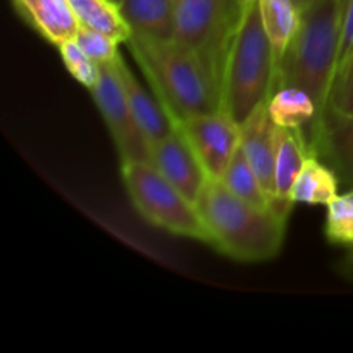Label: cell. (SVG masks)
<instances>
[{
  "label": "cell",
  "mask_w": 353,
  "mask_h": 353,
  "mask_svg": "<svg viewBox=\"0 0 353 353\" xmlns=\"http://www.w3.org/2000/svg\"><path fill=\"white\" fill-rule=\"evenodd\" d=\"M233 195L240 196L241 200L248 203H254L257 207H271V200L265 195L264 188H262L261 181H259L257 174H255L254 168L248 162L247 155L241 150V145L238 150L234 152L233 159L228 164L226 171L223 172L219 179Z\"/></svg>",
  "instance_id": "obj_20"
},
{
  "label": "cell",
  "mask_w": 353,
  "mask_h": 353,
  "mask_svg": "<svg viewBox=\"0 0 353 353\" xmlns=\"http://www.w3.org/2000/svg\"><path fill=\"white\" fill-rule=\"evenodd\" d=\"M210 233V247L240 262H265L283 248L288 217L233 195L219 179L209 178L196 199Z\"/></svg>",
  "instance_id": "obj_3"
},
{
  "label": "cell",
  "mask_w": 353,
  "mask_h": 353,
  "mask_svg": "<svg viewBox=\"0 0 353 353\" xmlns=\"http://www.w3.org/2000/svg\"><path fill=\"white\" fill-rule=\"evenodd\" d=\"M278 57L271 43L259 0L243 2L221 61V103L243 124L276 90Z\"/></svg>",
  "instance_id": "obj_2"
},
{
  "label": "cell",
  "mask_w": 353,
  "mask_h": 353,
  "mask_svg": "<svg viewBox=\"0 0 353 353\" xmlns=\"http://www.w3.org/2000/svg\"><path fill=\"white\" fill-rule=\"evenodd\" d=\"M114 2H116V3H121V2H123V0H114Z\"/></svg>",
  "instance_id": "obj_28"
},
{
  "label": "cell",
  "mask_w": 353,
  "mask_h": 353,
  "mask_svg": "<svg viewBox=\"0 0 353 353\" xmlns=\"http://www.w3.org/2000/svg\"><path fill=\"white\" fill-rule=\"evenodd\" d=\"M343 7L345 0H309L300 9L299 30L278 62L276 90H305L317 103L319 116L338 69Z\"/></svg>",
  "instance_id": "obj_4"
},
{
  "label": "cell",
  "mask_w": 353,
  "mask_h": 353,
  "mask_svg": "<svg viewBox=\"0 0 353 353\" xmlns=\"http://www.w3.org/2000/svg\"><path fill=\"white\" fill-rule=\"evenodd\" d=\"M338 271H340V274L345 276L347 279H353V248L348 252L347 257L340 262Z\"/></svg>",
  "instance_id": "obj_26"
},
{
  "label": "cell",
  "mask_w": 353,
  "mask_h": 353,
  "mask_svg": "<svg viewBox=\"0 0 353 353\" xmlns=\"http://www.w3.org/2000/svg\"><path fill=\"white\" fill-rule=\"evenodd\" d=\"M324 234L333 245L353 248V188L340 195L338 193L326 205Z\"/></svg>",
  "instance_id": "obj_21"
},
{
  "label": "cell",
  "mask_w": 353,
  "mask_h": 353,
  "mask_svg": "<svg viewBox=\"0 0 353 353\" xmlns=\"http://www.w3.org/2000/svg\"><path fill=\"white\" fill-rule=\"evenodd\" d=\"M340 188V178L331 165L323 162L319 155L312 154L307 157L295 185H293L290 200L292 203H307V205H327Z\"/></svg>",
  "instance_id": "obj_16"
},
{
  "label": "cell",
  "mask_w": 353,
  "mask_h": 353,
  "mask_svg": "<svg viewBox=\"0 0 353 353\" xmlns=\"http://www.w3.org/2000/svg\"><path fill=\"white\" fill-rule=\"evenodd\" d=\"M310 154H312V148L307 145L303 130L279 128L278 154H276V193H278L279 205L286 212L292 210L293 203L290 195Z\"/></svg>",
  "instance_id": "obj_14"
},
{
  "label": "cell",
  "mask_w": 353,
  "mask_h": 353,
  "mask_svg": "<svg viewBox=\"0 0 353 353\" xmlns=\"http://www.w3.org/2000/svg\"><path fill=\"white\" fill-rule=\"evenodd\" d=\"M71 6L79 26L109 34L121 43H126L133 34L114 0H71Z\"/></svg>",
  "instance_id": "obj_18"
},
{
  "label": "cell",
  "mask_w": 353,
  "mask_h": 353,
  "mask_svg": "<svg viewBox=\"0 0 353 353\" xmlns=\"http://www.w3.org/2000/svg\"><path fill=\"white\" fill-rule=\"evenodd\" d=\"M307 2H309V0H295V3H296V6H299L300 7V9H302V7L303 6H305V3Z\"/></svg>",
  "instance_id": "obj_27"
},
{
  "label": "cell",
  "mask_w": 353,
  "mask_h": 353,
  "mask_svg": "<svg viewBox=\"0 0 353 353\" xmlns=\"http://www.w3.org/2000/svg\"><path fill=\"white\" fill-rule=\"evenodd\" d=\"M19 16L52 45L76 38L79 23L71 0H12Z\"/></svg>",
  "instance_id": "obj_13"
},
{
  "label": "cell",
  "mask_w": 353,
  "mask_h": 353,
  "mask_svg": "<svg viewBox=\"0 0 353 353\" xmlns=\"http://www.w3.org/2000/svg\"><path fill=\"white\" fill-rule=\"evenodd\" d=\"M278 130L268 110V102L261 103L241 124V150L254 168L265 195L276 212L288 217L278 202L276 193V154H278Z\"/></svg>",
  "instance_id": "obj_9"
},
{
  "label": "cell",
  "mask_w": 353,
  "mask_h": 353,
  "mask_svg": "<svg viewBox=\"0 0 353 353\" xmlns=\"http://www.w3.org/2000/svg\"><path fill=\"white\" fill-rule=\"evenodd\" d=\"M312 150L353 188V114L324 109L312 126Z\"/></svg>",
  "instance_id": "obj_11"
},
{
  "label": "cell",
  "mask_w": 353,
  "mask_h": 353,
  "mask_svg": "<svg viewBox=\"0 0 353 353\" xmlns=\"http://www.w3.org/2000/svg\"><path fill=\"white\" fill-rule=\"evenodd\" d=\"M76 41L79 47L85 50L92 61H95L99 65L103 64H112L117 57H119V45L116 38L109 37L100 31L90 30V28L79 26L78 33H76Z\"/></svg>",
  "instance_id": "obj_23"
},
{
  "label": "cell",
  "mask_w": 353,
  "mask_h": 353,
  "mask_svg": "<svg viewBox=\"0 0 353 353\" xmlns=\"http://www.w3.org/2000/svg\"><path fill=\"white\" fill-rule=\"evenodd\" d=\"M268 110L276 126L293 130H303L309 124L314 126L319 117V109L312 97L296 86L276 90L268 100Z\"/></svg>",
  "instance_id": "obj_17"
},
{
  "label": "cell",
  "mask_w": 353,
  "mask_h": 353,
  "mask_svg": "<svg viewBox=\"0 0 353 353\" xmlns=\"http://www.w3.org/2000/svg\"><path fill=\"white\" fill-rule=\"evenodd\" d=\"M121 178L131 203L147 223L176 236L210 245V233L196 203L168 181L150 161H123Z\"/></svg>",
  "instance_id": "obj_5"
},
{
  "label": "cell",
  "mask_w": 353,
  "mask_h": 353,
  "mask_svg": "<svg viewBox=\"0 0 353 353\" xmlns=\"http://www.w3.org/2000/svg\"><path fill=\"white\" fill-rule=\"evenodd\" d=\"M241 2H248V0H241Z\"/></svg>",
  "instance_id": "obj_29"
},
{
  "label": "cell",
  "mask_w": 353,
  "mask_h": 353,
  "mask_svg": "<svg viewBox=\"0 0 353 353\" xmlns=\"http://www.w3.org/2000/svg\"><path fill=\"white\" fill-rule=\"evenodd\" d=\"M148 161L168 181L196 202L209 176L181 131L174 128L168 137L152 141Z\"/></svg>",
  "instance_id": "obj_10"
},
{
  "label": "cell",
  "mask_w": 353,
  "mask_h": 353,
  "mask_svg": "<svg viewBox=\"0 0 353 353\" xmlns=\"http://www.w3.org/2000/svg\"><path fill=\"white\" fill-rule=\"evenodd\" d=\"M119 9L133 33L155 40L174 38L176 0H123Z\"/></svg>",
  "instance_id": "obj_15"
},
{
  "label": "cell",
  "mask_w": 353,
  "mask_h": 353,
  "mask_svg": "<svg viewBox=\"0 0 353 353\" xmlns=\"http://www.w3.org/2000/svg\"><path fill=\"white\" fill-rule=\"evenodd\" d=\"M326 109L353 114V52L338 65Z\"/></svg>",
  "instance_id": "obj_24"
},
{
  "label": "cell",
  "mask_w": 353,
  "mask_h": 353,
  "mask_svg": "<svg viewBox=\"0 0 353 353\" xmlns=\"http://www.w3.org/2000/svg\"><path fill=\"white\" fill-rule=\"evenodd\" d=\"M126 45L172 124L223 109L221 69L212 59L176 38L155 40L133 33Z\"/></svg>",
  "instance_id": "obj_1"
},
{
  "label": "cell",
  "mask_w": 353,
  "mask_h": 353,
  "mask_svg": "<svg viewBox=\"0 0 353 353\" xmlns=\"http://www.w3.org/2000/svg\"><path fill=\"white\" fill-rule=\"evenodd\" d=\"M259 7H261L264 28L271 38L279 62L299 30L302 10L295 0H259Z\"/></svg>",
  "instance_id": "obj_19"
},
{
  "label": "cell",
  "mask_w": 353,
  "mask_h": 353,
  "mask_svg": "<svg viewBox=\"0 0 353 353\" xmlns=\"http://www.w3.org/2000/svg\"><path fill=\"white\" fill-rule=\"evenodd\" d=\"M241 6V0H176L174 38L212 59L221 69L224 48Z\"/></svg>",
  "instance_id": "obj_6"
},
{
  "label": "cell",
  "mask_w": 353,
  "mask_h": 353,
  "mask_svg": "<svg viewBox=\"0 0 353 353\" xmlns=\"http://www.w3.org/2000/svg\"><path fill=\"white\" fill-rule=\"evenodd\" d=\"M112 64L116 68L121 86H123L124 93H126L131 112H133L138 126L143 131L145 138L148 140V145L152 141H157L161 138L168 137L169 133H172L174 131V124H172L171 117L168 116V112L161 105L157 97L154 93L150 95L148 90H145L143 85L138 81L137 76L133 74V71L124 62L123 55H119Z\"/></svg>",
  "instance_id": "obj_12"
},
{
  "label": "cell",
  "mask_w": 353,
  "mask_h": 353,
  "mask_svg": "<svg viewBox=\"0 0 353 353\" xmlns=\"http://www.w3.org/2000/svg\"><path fill=\"white\" fill-rule=\"evenodd\" d=\"M57 48L59 52H61L62 62H64L68 72L79 83V85H83L88 90H93L99 85L100 74H102V65H99L95 61H92V59L85 54V50L79 47L78 41H76L74 38L64 41V43L59 45Z\"/></svg>",
  "instance_id": "obj_22"
},
{
  "label": "cell",
  "mask_w": 353,
  "mask_h": 353,
  "mask_svg": "<svg viewBox=\"0 0 353 353\" xmlns=\"http://www.w3.org/2000/svg\"><path fill=\"white\" fill-rule=\"evenodd\" d=\"M92 92L93 100L105 121L109 133L123 161H148L150 145L138 126L126 93L121 86L114 64H103L99 85Z\"/></svg>",
  "instance_id": "obj_8"
},
{
  "label": "cell",
  "mask_w": 353,
  "mask_h": 353,
  "mask_svg": "<svg viewBox=\"0 0 353 353\" xmlns=\"http://www.w3.org/2000/svg\"><path fill=\"white\" fill-rule=\"evenodd\" d=\"M345 2H347V0H345Z\"/></svg>",
  "instance_id": "obj_30"
},
{
  "label": "cell",
  "mask_w": 353,
  "mask_h": 353,
  "mask_svg": "<svg viewBox=\"0 0 353 353\" xmlns=\"http://www.w3.org/2000/svg\"><path fill=\"white\" fill-rule=\"evenodd\" d=\"M176 130L188 140L207 176L221 179L234 152L241 143V124L224 109L196 114L174 123Z\"/></svg>",
  "instance_id": "obj_7"
},
{
  "label": "cell",
  "mask_w": 353,
  "mask_h": 353,
  "mask_svg": "<svg viewBox=\"0 0 353 353\" xmlns=\"http://www.w3.org/2000/svg\"><path fill=\"white\" fill-rule=\"evenodd\" d=\"M353 52V0H347L343 7V19H341L340 37V57L338 65Z\"/></svg>",
  "instance_id": "obj_25"
}]
</instances>
